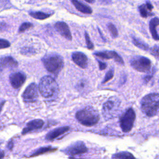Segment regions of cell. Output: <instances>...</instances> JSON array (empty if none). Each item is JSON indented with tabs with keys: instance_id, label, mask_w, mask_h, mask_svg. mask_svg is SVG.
Returning a JSON list of instances; mask_svg holds the SVG:
<instances>
[{
	"instance_id": "18",
	"label": "cell",
	"mask_w": 159,
	"mask_h": 159,
	"mask_svg": "<svg viewBox=\"0 0 159 159\" xmlns=\"http://www.w3.org/2000/svg\"><path fill=\"white\" fill-rule=\"evenodd\" d=\"M153 7L150 2H147L146 4H143L140 5L139 7V10L140 14V16L142 17H147L148 16H152V11Z\"/></svg>"
},
{
	"instance_id": "24",
	"label": "cell",
	"mask_w": 159,
	"mask_h": 159,
	"mask_svg": "<svg viewBox=\"0 0 159 159\" xmlns=\"http://www.w3.org/2000/svg\"><path fill=\"white\" fill-rule=\"evenodd\" d=\"M107 27H108L109 32H111L112 37L113 38H116L118 36V32H117V30L116 27H115V25L112 23H109L107 24Z\"/></svg>"
},
{
	"instance_id": "20",
	"label": "cell",
	"mask_w": 159,
	"mask_h": 159,
	"mask_svg": "<svg viewBox=\"0 0 159 159\" xmlns=\"http://www.w3.org/2000/svg\"><path fill=\"white\" fill-rule=\"evenodd\" d=\"M57 150V148H53L51 146H47V147H43L38 148L36 151H35L31 155L30 157H35L37 155H40L43 153H48V152H53L55 150Z\"/></svg>"
},
{
	"instance_id": "32",
	"label": "cell",
	"mask_w": 159,
	"mask_h": 159,
	"mask_svg": "<svg viewBox=\"0 0 159 159\" xmlns=\"http://www.w3.org/2000/svg\"><path fill=\"white\" fill-rule=\"evenodd\" d=\"M13 145H14L13 142H12V140H11V141H9V142H8L7 147H8V148H9L10 150H12V148H13Z\"/></svg>"
},
{
	"instance_id": "11",
	"label": "cell",
	"mask_w": 159,
	"mask_h": 159,
	"mask_svg": "<svg viewBox=\"0 0 159 159\" xmlns=\"http://www.w3.org/2000/svg\"><path fill=\"white\" fill-rule=\"evenodd\" d=\"M95 56L101 58V59H114L119 64L123 65L124 61L122 58L115 51H102V52H96L93 53Z\"/></svg>"
},
{
	"instance_id": "8",
	"label": "cell",
	"mask_w": 159,
	"mask_h": 159,
	"mask_svg": "<svg viewBox=\"0 0 159 159\" xmlns=\"http://www.w3.org/2000/svg\"><path fill=\"white\" fill-rule=\"evenodd\" d=\"M87 151L85 143L81 141H77L68 146L63 152L70 157H73L75 155L85 153Z\"/></svg>"
},
{
	"instance_id": "26",
	"label": "cell",
	"mask_w": 159,
	"mask_h": 159,
	"mask_svg": "<svg viewBox=\"0 0 159 159\" xmlns=\"http://www.w3.org/2000/svg\"><path fill=\"white\" fill-rule=\"evenodd\" d=\"M114 70L113 69H111V70H109L107 73H106V76H105V77H104V80H103V81H102V83H106V82H107L108 81H109L110 80H111L112 78H113V76H114Z\"/></svg>"
},
{
	"instance_id": "29",
	"label": "cell",
	"mask_w": 159,
	"mask_h": 159,
	"mask_svg": "<svg viewBox=\"0 0 159 159\" xmlns=\"http://www.w3.org/2000/svg\"><path fill=\"white\" fill-rule=\"evenodd\" d=\"M158 50H159V48H158V46L157 45H155L152 50H151V53L153 55H154L155 57H156L157 58H158V55H159V52H158Z\"/></svg>"
},
{
	"instance_id": "23",
	"label": "cell",
	"mask_w": 159,
	"mask_h": 159,
	"mask_svg": "<svg viewBox=\"0 0 159 159\" xmlns=\"http://www.w3.org/2000/svg\"><path fill=\"white\" fill-rule=\"evenodd\" d=\"M133 43L135 44V45H136L139 48H142L143 50H147L148 48V47L147 44H145L144 42H143L141 40H140L139 39H137L134 37L133 38Z\"/></svg>"
},
{
	"instance_id": "4",
	"label": "cell",
	"mask_w": 159,
	"mask_h": 159,
	"mask_svg": "<svg viewBox=\"0 0 159 159\" xmlns=\"http://www.w3.org/2000/svg\"><path fill=\"white\" fill-rule=\"evenodd\" d=\"M39 88L41 95L45 98L54 97L58 92L57 82L50 76H45L40 80Z\"/></svg>"
},
{
	"instance_id": "2",
	"label": "cell",
	"mask_w": 159,
	"mask_h": 159,
	"mask_svg": "<svg viewBox=\"0 0 159 159\" xmlns=\"http://www.w3.org/2000/svg\"><path fill=\"white\" fill-rule=\"evenodd\" d=\"M159 107V96L158 93H150L144 96L141 101L142 111L148 117L155 116Z\"/></svg>"
},
{
	"instance_id": "28",
	"label": "cell",
	"mask_w": 159,
	"mask_h": 159,
	"mask_svg": "<svg viewBox=\"0 0 159 159\" xmlns=\"http://www.w3.org/2000/svg\"><path fill=\"white\" fill-rule=\"evenodd\" d=\"M11 45L10 42L3 39H0V49H3V48H6L9 47Z\"/></svg>"
},
{
	"instance_id": "31",
	"label": "cell",
	"mask_w": 159,
	"mask_h": 159,
	"mask_svg": "<svg viewBox=\"0 0 159 159\" xmlns=\"http://www.w3.org/2000/svg\"><path fill=\"white\" fill-rule=\"evenodd\" d=\"M7 24L5 22H1L0 23V32L4 31L7 29Z\"/></svg>"
},
{
	"instance_id": "19",
	"label": "cell",
	"mask_w": 159,
	"mask_h": 159,
	"mask_svg": "<svg viewBox=\"0 0 159 159\" xmlns=\"http://www.w3.org/2000/svg\"><path fill=\"white\" fill-rule=\"evenodd\" d=\"M159 24V19L158 17H154L151 19L150 22V30L152 34V37L155 40H158L159 37L157 32V28Z\"/></svg>"
},
{
	"instance_id": "35",
	"label": "cell",
	"mask_w": 159,
	"mask_h": 159,
	"mask_svg": "<svg viewBox=\"0 0 159 159\" xmlns=\"http://www.w3.org/2000/svg\"><path fill=\"white\" fill-rule=\"evenodd\" d=\"M84 1L88 2H89V3H93L94 1V0H84Z\"/></svg>"
},
{
	"instance_id": "22",
	"label": "cell",
	"mask_w": 159,
	"mask_h": 159,
	"mask_svg": "<svg viewBox=\"0 0 159 159\" xmlns=\"http://www.w3.org/2000/svg\"><path fill=\"white\" fill-rule=\"evenodd\" d=\"M112 158H134L135 157L130 153L127 152H119L117 153L114 154L112 157Z\"/></svg>"
},
{
	"instance_id": "27",
	"label": "cell",
	"mask_w": 159,
	"mask_h": 159,
	"mask_svg": "<svg viewBox=\"0 0 159 159\" xmlns=\"http://www.w3.org/2000/svg\"><path fill=\"white\" fill-rule=\"evenodd\" d=\"M85 39H86V43L87 45V48L89 50H93L94 48V45L90 40L89 36L87 32H85Z\"/></svg>"
},
{
	"instance_id": "25",
	"label": "cell",
	"mask_w": 159,
	"mask_h": 159,
	"mask_svg": "<svg viewBox=\"0 0 159 159\" xmlns=\"http://www.w3.org/2000/svg\"><path fill=\"white\" fill-rule=\"evenodd\" d=\"M32 27H33L32 24H31L30 22H24L19 27V32H23L25 31L27 29H29L30 28H31Z\"/></svg>"
},
{
	"instance_id": "17",
	"label": "cell",
	"mask_w": 159,
	"mask_h": 159,
	"mask_svg": "<svg viewBox=\"0 0 159 159\" xmlns=\"http://www.w3.org/2000/svg\"><path fill=\"white\" fill-rule=\"evenodd\" d=\"M72 4L74 5V6L76 7V9L79 11L80 12H82V13H84V14H91L93 11H92V9L82 3L81 2H80V1L78 0H71Z\"/></svg>"
},
{
	"instance_id": "16",
	"label": "cell",
	"mask_w": 159,
	"mask_h": 159,
	"mask_svg": "<svg viewBox=\"0 0 159 159\" xmlns=\"http://www.w3.org/2000/svg\"><path fill=\"white\" fill-rule=\"evenodd\" d=\"M70 130V127L68 126H64V127H58L56 128L52 131L49 132L45 137V139L47 140L48 141H52L56 138L58 137L60 135L64 134L66 132H68Z\"/></svg>"
},
{
	"instance_id": "15",
	"label": "cell",
	"mask_w": 159,
	"mask_h": 159,
	"mask_svg": "<svg viewBox=\"0 0 159 159\" xmlns=\"http://www.w3.org/2000/svg\"><path fill=\"white\" fill-rule=\"evenodd\" d=\"M55 27L60 35L69 40H71V34L66 23L65 22H57L55 23Z\"/></svg>"
},
{
	"instance_id": "21",
	"label": "cell",
	"mask_w": 159,
	"mask_h": 159,
	"mask_svg": "<svg viewBox=\"0 0 159 159\" xmlns=\"http://www.w3.org/2000/svg\"><path fill=\"white\" fill-rule=\"evenodd\" d=\"M29 14L30 16L34 17V19H39V20H43L45 19H47L50 17L52 14H48V13H45L43 12L40 11H35V12H30Z\"/></svg>"
},
{
	"instance_id": "13",
	"label": "cell",
	"mask_w": 159,
	"mask_h": 159,
	"mask_svg": "<svg viewBox=\"0 0 159 159\" xmlns=\"http://www.w3.org/2000/svg\"><path fill=\"white\" fill-rule=\"evenodd\" d=\"M43 121L42 119H34L28 123H27L26 126L23 129L22 131V134L24 135L29 132H32L34 130L40 129L43 125Z\"/></svg>"
},
{
	"instance_id": "6",
	"label": "cell",
	"mask_w": 159,
	"mask_h": 159,
	"mask_svg": "<svg viewBox=\"0 0 159 159\" xmlns=\"http://www.w3.org/2000/svg\"><path fill=\"white\" fill-rule=\"evenodd\" d=\"M135 112L133 108H128L120 117V127L124 132H129L134 126Z\"/></svg>"
},
{
	"instance_id": "33",
	"label": "cell",
	"mask_w": 159,
	"mask_h": 159,
	"mask_svg": "<svg viewBox=\"0 0 159 159\" xmlns=\"http://www.w3.org/2000/svg\"><path fill=\"white\" fill-rule=\"evenodd\" d=\"M6 101L3 100V99H0V113H1V111H2V107L5 103Z\"/></svg>"
},
{
	"instance_id": "3",
	"label": "cell",
	"mask_w": 159,
	"mask_h": 159,
	"mask_svg": "<svg viewBox=\"0 0 159 159\" xmlns=\"http://www.w3.org/2000/svg\"><path fill=\"white\" fill-rule=\"evenodd\" d=\"M42 61L46 70L54 75H58L64 65L61 56L55 53L46 54L42 58Z\"/></svg>"
},
{
	"instance_id": "1",
	"label": "cell",
	"mask_w": 159,
	"mask_h": 159,
	"mask_svg": "<svg viewBox=\"0 0 159 159\" xmlns=\"http://www.w3.org/2000/svg\"><path fill=\"white\" fill-rule=\"evenodd\" d=\"M76 118L81 124L91 127L99 122V114L94 108L88 106L78 111L76 114Z\"/></svg>"
},
{
	"instance_id": "12",
	"label": "cell",
	"mask_w": 159,
	"mask_h": 159,
	"mask_svg": "<svg viewBox=\"0 0 159 159\" xmlns=\"http://www.w3.org/2000/svg\"><path fill=\"white\" fill-rule=\"evenodd\" d=\"M18 62L12 57L6 56L0 58V72L4 68H15L17 67Z\"/></svg>"
},
{
	"instance_id": "7",
	"label": "cell",
	"mask_w": 159,
	"mask_h": 159,
	"mask_svg": "<svg viewBox=\"0 0 159 159\" xmlns=\"http://www.w3.org/2000/svg\"><path fill=\"white\" fill-rule=\"evenodd\" d=\"M130 63L134 69L140 72H147L151 68V61L148 58L140 55L134 57Z\"/></svg>"
},
{
	"instance_id": "10",
	"label": "cell",
	"mask_w": 159,
	"mask_h": 159,
	"mask_svg": "<svg viewBox=\"0 0 159 159\" xmlns=\"http://www.w3.org/2000/svg\"><path fill=\"white\" fill-rule=\"evenodd\" d=\"M26 76L24 73L16 72L12 73L9 76V81L14 89L19 88L25 81Z\"/></svg>"
},
{
	"instance_id": "14",
	"label": "cell",
	"mask_w": 159,
	"mask_h": 159,
	"mask_svg": "<svg viewBox=\"0 0 159 159\" xmlns=\"http://www.w3.org/2000/svg\"><path fill=\"white\" fill-rule=\"evenodd\" d=\"M73 61L81 68H86L88 66V58L85 54L80 52H76L72 54Z\"/></svg>"
},
{
	"instance_id": "30",
	"label": "cell",
	"mask_w": 159,
	"mask_h": 159,
	"mask_svg": "<svg viewBox=\"0 0 159 159\" xmlns=\"http://www.w3.org/2000/svg\"><path fill=\"white\" fill-rule=\"evenodd\" d=\"M98 64H99V68L101 70H103L104 69H106L107 65H106V63H104V62H102L99 60H98Z\"/></svg>"
},
{
	"instance_id": "9",
	"label": "cell",
	"mask_w": 159,
	"mask_h": 159,
	"mask_svg": "<svg viewBox=\"0 0 159 159\" xmlns=\"http://www.w3.org/2000/svg\"><path fill=\"white\" fill-rule=\"evenodd\" d=\"M38 89L34 83L30 84L22 94L23 101L25 102H35L38 98Z\"/></svg>"
},
{
	"instance_id": "34",
	"label": "cell",
	"mask_w": 159,
	"mask_h": 159,
	"mask_svg": "<svg viewBox=\"0 0 159 159\" xmlns=\"http://www.w3.org/2000/svg\"><path fill=\"white\" fill-rule=\"evenodd\" d=\"M4 157V152L0 150V158H2Z\"/></svg>"
},
{
	"instance_id": "5",
	"label": "cell",
	"mask_w": 159,
	"mask_h": 159,
	"mask_svg": "<svg viewBox=\"0 0 159 159\" xmlns=\"http://www.w3.org/2000/svg\"><path fill=\"white\" fill-rule=\"evenodd\" d=\"M120 105V101L118 98L116 96L109 98L102 106V112L103 117L106 120L117 117L119 112Z\"/></svg>"
}]
</instances>
